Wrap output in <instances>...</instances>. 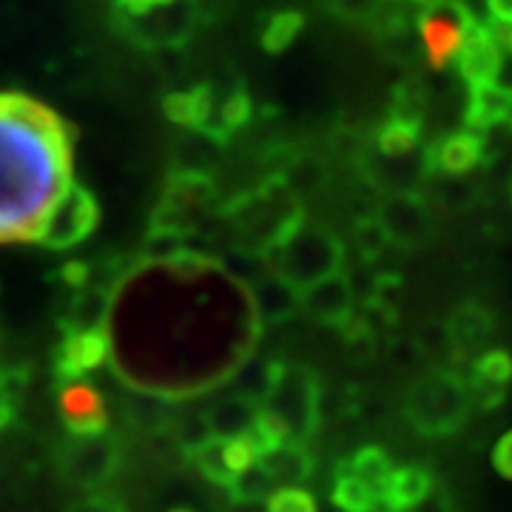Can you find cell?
<instances>
[{
  "label": "cell",
  "mask_w": 512,
  "mask_h": 512,
  "mask_svg": "<svg viewBox=\"0 0 512 512\" xmlns=\"http://www.w3.org/2000/svg\"><path fill=\"white\" fill-rule=\"evenodd\" d=\"M72 131L26 94H0V242H32L37 222L72 185Z\"/></svg>",
  "instance_id": "6da1fadb"
},
{
  "label": "cell",
  "mask_w": 512,
  "mask_h": 512,
  "mask_svg": "<svg viewBox=\"0 0 512 512\" xmlns=\"http://www.w3.org/2000/svg\"><path fill=\"white\" fill-rule=\"evenodd\" d=\"M237 239L254 254L271 256L305 225V211L279 177L228 205Z\"/></svg>",
  "instance_id": "7a4b0ae2"
},
{
  "label": "cell",
  "mask_w": 512,
  "mask_h": 512,
  "mask_svg": "<svg viewBox=\"0 0 512 512\" xmlns=\"http://www.w3.org/2000/svg\"><path fill=\"white\" fill-rule=\"evenodd\" d=\"M473 410V396L464 376L436 367L410 384L404 396V416L410 427L427 439H447L458 433Z\"/></svg>",
  "instance_id": "3957f363"
},
{
  "label": "cell",
  "mask_w": 512,
  "mask_h": 512,
  "mask_svg": "<svg viewBox=\"0 0 512 512\" xmlns=\"http://www.w3.org/2000/svg\"><path fill=\"white\" fill-rule=\"evenodd\" d=\"M262 410H268L288 439L308 444L319 430L322 419V384L311 367L288 365L274 359V370L265 387V396L259 402Z\"/></svg>",
  "instance_id": "277c9868"
},
{
  "label": "cell",
  "mask_w": 512,
  "mask_h": 512,
  "mask_svg": "<svg viewBox=\"0 0 512 512\" xmlns=\"http://www.w3.org/2000/svg\"><path fill=\"white\" fill-rule=\"evenodd\" d=\"M274 276L288 282L293 291H305L322 279L342 274L345 245L322 225H302L274 254Z\"/></svg>",
  "instance_id": "5b68a950"
},
{
  "label": "cell",
  "mask_w": 512,
  "mask_h": 512,
  "mask_svg": "<svg viewBox=\"0 0 512 512\" xmlns=\"http://www.w3.org/2000/svg\"><path fill=\"white\" fill-rule=\"evenodd\" d=\"M100 222V205L89 188L83 185H66L63 194L52 202V208L37 222L32 242L49 248V251H69L83 239L94 234Z\"/></svg>",
  "instance_id": "8992f818"
},
{
  "label": "cell",
  "mask_w": 512,
  "mask_h": 512,
  "mask_svg": "<svg viewBox=\"0 0 512 512\" xmlns=\"http://www.w3.org/2000/svg\"><path fill=\"white\" fill-rule=\"evenodd\" d=\"M120 441L106 433L97 436H69L57 447V470L72 487L100 490L120 470Z\"/></svg>",
  "instance_id": "52a82bcc"
},
{
  "label": "cell",
  "mask_w": 512,
  "mask_h": 512,
  "mask_svg": "<svg viewBox=\"0 0 512 512\" xmlns=\"http://www.w3.org/2000/svg\"><path fill=\"white\" fill-rule=\"evenodd\" d=\"M197 20V0H171L143 15H117V26L140 49H177L194 35Z\"/></svg>",
  "instance_id": "ba28073f"
},
{
  "label": "cell",
  "mask_w": 512,
  "mask_h": 512,
  "mask_svg": "<svg viewBox=\"0 0 512 512\" xmlns=\"http://www.w3.org/2000/svg\"><path fill=\"white\" fill-rule=\"evenodd\" d=\"M476 23V15L464 0H436L430 6L419 9L416 15V35L424 57L430 60L433 69H444L453 63L458 46Z\"/></svg>",
  "instance_id": "9c48e42d"
},
{
  "label": "cell",
  "mask_w": 512,
  "mask_h": 512,
  "mask_svg": "<svg viewBox=\"0 0 512 512\" xmlns=\"http://www.w3.org/2000/svg\"><path fill=\"white\" fill-rule=\"evenodd\" d=\"M490 140L487 134H478L470 128L441 134L421 154V171L424 174H444V177H467L484 163H490Z\"/></svg>",
  "instance_id": "30bf717a"
},
{
  "label": "cell",
  "mask_w": 512,
  "mask_h": 512,
  "mask_svg": "<svg viewBox=\"0 0 512 512\" xmlns=\"http://www.w3.org/2000/svg\"><path fill=\"white\" fill-rule=\"evenodd\" d=\"M504 55L507 52H504L501 32L490 23L476 20L464 37V43L458 46L453 63H456V72L464 80V86L476 89V86L498 83L501 69H504Z\"/></svg>",
  "instance_id": "8fae6325"
},
{
  "label": "cell",
  "mask_w": 512,
  "mask_h": 512,
  "mask_svg": "<svg viewBox=\"0 0 512 512\" xmlns=\"http://www.w3.org/2000/svg\"><path fill=\"white\" fill-rule=\"evenodd\" d=\"M109 333L106 328L94 330H72L63 333L60 345L52 356V370L60 384L83 382L92 370L109 359Z\"/></svg>",
  "instance_id": "7c38bea8"
},
{
  "label": "cell",
  "mask_w": 512,
  "mask_h": 512,
  "mask_svg": "<svg viewBox=\"0 0 512 512\" xmlns=\"http://www.w3.org/2000/svg\"><path fill=\"white\" fill-rule=\"evenodd\" d=\"M384 234L390 239V245H402V248H416L433 231V217L427 202L421 200L413 191H399V194H387L382 208L373 214Z\"/></svg>",
  "instance_id": "4fadbf2b"
},
{
  "label": "cell",
  "mask_w": 512,
  "mask_h": 512,
  "mask_svg": "<svg viewBox=\"0 0 512 512\" xmlns=\"http://www.w3.org/2000/svg\"><path fill=\"white\" fill-rule=\"evenodd\" d=\"M495 336V316L481 302H464L450 313L444 325V339L458 362H473L478 353L490 348Z\"/></svg>",
  "instance_id": "5bb4252c"
},
{
  "label": "cell",
  "mask_w": 512,
  "mask_h": 512,
  "mask_svg": "<svg viewBox=\"0 0 512 512\" xmlns=\"http://www.w3.org/2000/svg\"><path fill=\"white\" fill-rule=\"evenodd\" d=\"M57 410L69 436H97L109 430V407L100 390L89 382L60 384L57 393Z\"/></svg>",
  "instance_id": "9a60e30c"
},
{
  "label": "cell",
  "mask_w": 512,
  "mask_h": 512,
  "mask_svg": "<svg viewBox=\"0 0 512 512\" xmlns=\"http://www.w3.org/2000/svg\"><path fill=\"white\" fill-rule=\"evenodd\" d=\"M470 387L473 407L495 410L507 402L512 387V353L507 348H487L470 362V373L464 376Z\"/></svg>",
  "instance_id": "2e32d148"
},
{
  "label": "cell",
  "mask_w": 512,
  "mask_h": 512,
  "mask_svg": "<svg viewBox=\"0 0 512 512\" xmlns=\"http://www.w3.org/2000/svg\"><path fill=\"white\" fill-rule=\"evenodd\" d=\"M299 311L308 313L319 325L345 328L356 313V291L342 274L330 276L299 293Z\"/></svg>",
  "instance_id": "e0dca14e"
},
{
  "label": "cell",
  "mask_w": 512,
  "mask_h": 512,
  "mask_svg": "<svg viewBox=\"0 0 512 512\" xmlns=\"http://www.w3.org/2000/svg\"><path fill=\"white\" fill-rule=\"evenodd\" d=\"M436 478L424 464H399L384 484L376 512H413L433 495Z\"/></svg>",
  "instance_id": "ac0fdd59"
},
{
  "label": "cell",
  "mask_w": 512,
  "mask_h": 512,
  "mask_svg": "<svg viewBox=\"0 0 512 512\" xmlns=\"http://www.w3.org/2000/svg\"><path fill=\"white\" fill-rule=\"evenodd\" d=\"M256 413H259V402H254L251 396H225L220 402H214L205 413V430L208 436L214 439H239V436H248L251 427H254Z\"/></svg>",
  "instance_id": "d6986e66"
},
{
  "label": "cell",
  "mask_w": 512,
  "mask_h": 512,
  "mask_svg": "<svg viewBox=\"0 0 512 512\" xmlns=\"http://www.w3.org/2000/svg\"><path fill=\"white\" fill-rule=\"evenodd\" d=\"M265 476L274 481V487H299L302 481H308L313 476V456L308 450V444H299V441H285L279 444L276 450L259 456L256 461Z\"/></svg>",
  "instance_id": "ffe728a7"
},
{
  "label": "cell",
  "mask_w": 512,
  "mask_h": 512,
  "mask_svg": "<svg viewBox=\"0 0 512 512\" xmlns=\"http://www.w3.org/2000/svg\"><path fill=\"white\" fill-rule=\"evenodd\" d=\"M512 86L504 83H487L467 89V106H464V126L478 134H487L490 128L504 123V114L510 109Z\"/></svg>",
  "instance_id": "44dd1931"
},
{
  "label": "cell",
  "mask_w": 512,
  "mask_h": 512,
  "mask_svg": "<svg viewBox=\"0 0 512 512\" xmlns=\"http://www.w3.org/2000/svg\"><path fill=\"white\" fill-rule=\"evenodd\" d=\"M106 316H109V288L92 282L69 296L66 308L60 313V325L63 333L106 328Z\"/></svg>",
  "instance_id": "7402d4cb"
},
{
  "label": "cell",
  "mask_w": 512,
  "mask_h": 512,
  "mask_svg": "<svg viewBox=\"0 0 512 512\" xmlns=\"http://www.w3.org/2000/svg\"><path fill=\"white\" fill-rule=\"evenodd\" d=\"M256 311L268 325L288 322L293 313L299 311V291H293L279 276H265L256 285Z\"/></svg>",
  "instance_id": "603a6c76"
},
{
  "label": "cell",
  "mask_w": 512,
  "mask_h": 512,
  "mask_svg": "<svg viewBox=\"0 0 512 512\" xmlns=\"http://www.w3.org/2000/svg\"><path fill=\"white\" fill-rule=\"evenodd\" d=\"M342 467H345L356 481H362L376 498H382L384 484H387V478H390L396 464H393V458L387 456V450L376 447V444H367L362 450H356Z\"/></svg>",
  "instance_id": "cb8c5ba5"
},
{
  "label": "cell",
  "mask_w": 512,
  "mask_h": 512,
  "mask_svg": "<svg viewBox=\"0 0 512 512\" xmlns=\"http://www.w3.org/2000/svg\"><path fill=\"white\" fill-rule=\"evenodd\" d=\"M419 123H407L399 117H387L379 131H376V148L382 151L387 160H404L413 151H419L421 143Z\"/></svg>",
  "instance_id": "d4e9b609"
},
{
  "label": "cell",
  "mask_w": 512,
  "mask_h": 512,
  "mask_svg": "<svg viewBox=\"0 0 512 512\" xmlns=\"http://www.w3.org/2000/svg\"><path fill=\"white\" fill-rule=\"evenodd\" d=\"M330 501L336 504V510L342 512H376V507H379V498L370 493L362 481H356V478L350 476L342 464H339V470L333 476Z\"/></svg>",
  "instance_id": "484cf974"
},
{
  "label": "cell",
  "mask_w": 512,
  "mask_h": 512,
  "mask_svg": "<svg viewBox=\"0 0 512 512\" xmlns=\"http://www.w3.org/2000/svg\"><path fill=\"white\" fill-rule=\"evenodd\" d=\"M427 100H430V94H427V86L421 83L419 77H404L402 83L393 89L387 117H399V120H407V123L424 126Z\"/></svg>",
  "instance_id": "4316f807"
},
{
  "label": "cell",
  "mask_w": 512,
  "mask_h": 512,
  "mask_svg": "<svg viewBox=\"0 0 512 512\" xmlns=\"http://www.w3.org/2000/svg\"><path fill=\"white\" fill-rule=\"evenodd\" d=\"M305 29V15L302 12H293V9H285V12H276L268 18L265 29H262V46L265 52H285L291 46L296 37L302 35Z\"/></svg>",
  "instance_id": "83f0119b"
},
{
  "label": "cell",
  "mask_w": 512,
  "mask_h": 512,
  "mask_svg": "<svg viewBox=\"0 0 512 512\" xmlns=\"http://www.w3.org/2000/svg\"><path fill=\"white\" fill-rule=\"evenodd\" d=\"M274 490V481L265 476V470L259 464H254L245 473H239L225 493L231 495L237 504H259V501H268V495L274 493Z\"/></svg>",
  "instance_id": "f1b7e54d"
},
{
  "label": "cell",
  "mask_w": 512,
  "mask_h": 512,
  "mask_svg": "<svg viewBox=\"0 0 512 512\" xmlns=\"http://www.w3.org/2000/svg\"><path fill=\"white\" fill-rule=\"evenodd\" d=\"M353 239H356V251L365 256L367 262L370 259H379L387 251V245H390V239H387V234H384V228L379 225L376 217H365V220L356 222Z\"/></svg>",
  "instance_id": "f546056e"
},
{
  "label": "cell",
  "mask_w": 512,
  "mask_h": 512,
  "mask_svg": "<svg viewBox=\"0 0 512 512\" xmlns=\"http://www.w3.org/2000/svg\"><path fill=\"white\" fill-rule=\"evenodd\" d=\"M268 512H319L313 493L305 487H279L265 501Z\"/></svg>",
  "instance_id": "4dcf8cb0"
},
{
  "label": "cell",
  "mask_w": 512,
  "mask_h": 512,
  "mask_svg": "<svg viewBox=\"0 0 512 512\" xmlns=\"http://www.w3.org/2000/svg\"><path fill=\"white\" fill-rule=\"evenodd\" d=\"M384 0H325L330 12L336 18L350 20V23H370L376 18V12L382 9Z\"/></svg>",
  "instance_id": "1f68e13d"
},
{
  "label": "cell",
  "mask_w": 512,
  "mask_h": 512,
  "mask_svg": "<svg viewBox=\"0 0 512 512\" xmlns=\"http://www.w3.org/2000/svg\"><path fill=\"white\" fill-rule=\"evenodd\" d=\"M493 467L498 476L512 481V430H507L493 447Z\"/></svg>",
  "instance_id": "d6a6232c"
},
{
  "label": "cell",
  "mask_w": 512,
  "mask_h": 512,
  "mask_svg": "<svg viewBox=\"0 0 512 512\" xmlns=\"http://www.w3.org/2000/svg\"><path fill=\"white\" fill-rule=\"evenodd\" d=\"M66 512H128L117 498H109V495H89V498H80L74 501L72 507Z\"/></svg>",
  "instance_id": "836d02e7"
},
{
  "label": "cell",
  "mask_w": 512,
  "mask_h": 512,
  "mask_svg": "<svg viewBox=\"0 0 512 512\" xmlns=\"http://www.w3.org/2000/svg\"><path fill=\"white\" fill-rule=\"evenodd\" d=\"M15 421V393H12V376L0 370V433Z\"/></svg>",
  "instance_id": "e575fe53"
},
{
  "label": "cell",
  "mask_w": 512,
  "mask_h": 512,
  "mask_svg": "<svg viewBox=\"0 0 512 512\" xmlns=\"http://www.w3.org/2000/svg\"><path fill=\"white\" fill-rule=\"evenodd\" d=\"M487 15H490V26L501 29H512V0H487Z\"/></svg>",
  "instance_id": "d590c367"
},
{
  "label": "cell",
  "mask_w": 512,
  "mask_h": 512,
  "mask_svg": "<svg viewBox=\"0 0 512 512\" xmlns=\"http://www.w3.org/2000/svg\"><path fill=\"white\" fill-rule=\"evenodd\" d=\"M165 3H171V0H114V9H117V15H143L157 6H165Z\"/></svg>",
  "instance_id": "8d00e7d4"
},
{
  "label": "cell",
  "mask_w": 512,
  "mask_h": 512,
  "mask_svg": "<svg viewBox=\"0 0 512 512\" xmlns=\"http://www.w3.org/2000/svg\"><path fill=\"white\" fill-rule=\"evenodd\" d=\"M501 40H504V52H510V55H512V29L501 32Z\"/></svg>",
  "instance_id": "74e56055"
},
{
  "label": "cell",
  "mask_w": 512,
  "mask_h": 512,
  "mask_svg": "<svg viewBox=\"0 0 512 512\" xmlns=\"http://www.w3.org/2000/svg\"><path fill=\"white\" fill-rule=\"evenodd\" d=\"M501 126H507V131L512 134V100H510V109H507V114H504V123Z\"/></svg>",
  "instance_id": "f35d334b"
},
{
  "label": "cell",
  "mask_w": 512,
  "mask_h": 512,
  "mask_svg": "<svg viewBox=\"0 0 512 512\" xmlns=\"http://www.w3.org/2000/svg\"><path fill=\"white\" fill-rule=\"evenodd\" d=\"M168 512H197V510H191V507H174V510H168Z\"/></svg>",
  "instance_id": "ab89813d"
},
{
  "label": "cell",
  "mask_w": 512,
  "mask_h": 512,
  "mask_svg": "<svg viewBox=\"0 0 512 512\" xmlns=\"http://www.w3.org/2000/svg\"><path fill=\"white\" fill-rule=\"evenodd\" d=\"M396 3H410V0H396Z\"/></svg>",
  "instance_id": "60d3db41"
}]
</instances>
